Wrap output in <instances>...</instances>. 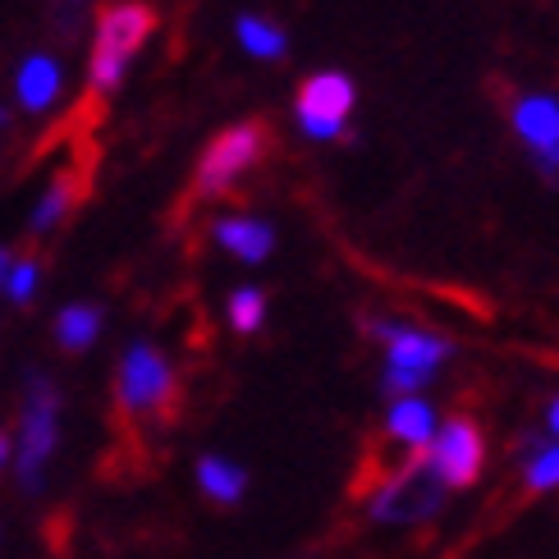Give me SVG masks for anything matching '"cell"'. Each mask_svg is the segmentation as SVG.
<instances>
[{"mask_svg":"<svg viewBox=\"0 0 559 559\" xmlns=\"http://www.w3.org/2000/svg\"><path fill=\"white\" fill-rule=\"evenodd\" d=\"M115 404L124 423H175L179 413V381L170 362L152 344H133L120 358V381H115Z\"/></svg>","mask_w":559,"mask_h":559,"instance_id":"2","label":"cell"},{"mask_svg":"<svg viewBox=\"0 0 559 559\" xmlns=\"http://www.w3.org/2000/svg\"><path fill=\"white\" fill-rule=\"evenodd\" d=\"M235 28H239L243 51L262 56V60H280V56H285V33H280L275 23H266V19H258V14H243Z\"/></svg>","mask_w":559,"mask_h":559,"instance_id":"16","label":"cell"},{"mask_svg":"<svg viewBox=\"0 0 559 559\" xmlns=\"http://www.w3.org/2000/svg\"><path fill=\"white\" fill-rule=\"evenodd\" d=\"M431 459H436L440 477H445L450 486H473L481 477V468H486V440H481L477 423H468V417H454V423L440 431Z\"/></svg>","mask_w":559,"mask_h":559,"instance_id":"9","label":"cell"},{"mask_svg":"<svg viewBox=\"0 0 559 559\" xmlns=\"http://www.w3.org/2000/svg\"><path fill=\"white\" fill-rule=\"evenodd\" d=\"M514 129L532 147V156H537V166L546 175H559V102L555 97H519Z\"/></svg>","mask_w":559,"mask_h":559,"instance_id":"10","label":"cell"},{"mask_svg":"<svg viewBox=\"0 0 559 559\" xmlns=\"http://www.w3.org/2000/svg\"><path fill=\"white\" fill-rule=\"evenodd\" d=\"M56 413H60V390L51 377H33L28 385V408H23V436H19V491H41V473L56 454Z\"/></svg>","mask_w":559,"mask_h":559,"instance_id":"5","label":"cell"},{"mask_svg":"<svg viewBox=\"0 0 559 559\" xmlns=\"http://www.w3.org/2000/svg\"><path fill=\"white\" fill-rule=\"evenodd\" d=\"M87 193H92V156L64 160V166L56 170V179L46 183V193H41V202H37L33 221H28V235L41 239V235H51V229H60V225L83 206Z\"/></svg>","mask_w":559,"mask_h":559,"instance_id":"8","label":"cell"},{"mask_svg":"<svg viewBox=\"0 0 559 559\" xmlns=\"http://www.w3.org/2000/svg\"><path fill=\"white\" fill-rule=\"evenodd\" d=\"M390 436L394 440H404V445H423V440L431 436V408L423 404V400H400V404H394L390 408Z\"/></svg>","mask_w":559,"mask_h":559,"instance_id":"15","label":"cell"},{"mask_svg":"<svg viewBox=\"0 0 559 559\" xmlns=\"http://www.w3.org/2000/svg\"><path fill=\"white\" fill-rule=\"evenodd\" d=\"M14 266V248H0V285H5V275Z\"/></svg>","mask_w":559,"mask_h":559,"instance_id":"20","label":"cell"},{"mask_svg":"<svg viewBox=\"0 0 559 559\" xmlns=\"http://www.w3.org/2000/svg\"><path fill=\"white\" fill-rule=\"evenodd\" d=\"M523 486H527V491H550V486H559V445L537 454V463L527 468Z\"/></svg>","mask_w":559,"mask_h":559,"instance_id":"19","label":"cell"},{"mask_svg":"<svg viewBox=\"0 0 559 559\" xmlns=\"http://www.w3.org/2000/svg\"><path fill=\"white\" fill-rule=\"evenodd\" d=\"M371 335L390 344V367H385V390L390 394H404L417 390L431 371L450 358V344L423 335V331H408V325H394V321H371Z\"/></svg>","mask_w":559,"mask_h":559,"instance_id":"6","label":"cell"},{"mask_svg":"<svg viewBox=\"0 0 559 559\" xmlns=\"http://www.w3.org/2000/svg\"><path fill=\"white\" fill-rule=\"evenodd\" d=\"M450 496V481L440 477L431 454H413L400 473L381 477L377 496H371V519L385 527H413L440 514V504Z\"/></svg>","mask_w":559,"mask_h":559,"instance_id":"3","label":"cell"},{"mask_svg":"<svg viewBox=\"0 0 559 559\" xmlns=\"http://www.w3.org/2000/svg\"><path fill=\"white\" fill-rule=\"evenodd\" d=\"M19 106L23 110H46L60 97V64L51 56H28L19 69Z\"/></svg>","mask_w":559,"mask_h":559,"instance_id":"12","label":"cell"},{"mask_svg":"<svg viewBox=\"0 0 559 559\" xmlns=\"http://www.w3.org/2000/svg\"><path fill=\"white\" fill-rule=\"evenodd\" d=\"M97 331H102L97 302H74V308H64L56 317V340H60V348H69V354H83V348L97 340Z\"/></svg>","mask_w":559,"mask_h":559,"instance_id":"13","label":"cell"},{"mask_svg":"<svg viewBox=\"0 0 559 559\" xmlns=\"http://www.w3.org/2000/svg\"><path fill=\"white\" fill-rule=\"evenodd\" d=\"M550 427L559 431V400H555V408H550Z\"/></svg>","mask_w":559,"mask_h":559,"instance_id":"22","label":"cell"},{"mask_svg":"<svg viewBox=\"0 0 559 559\" xmlns=\"http://www.w3.org/2000/svg\"><path fill=\"white\" fill-rule=\"evenodd\" d=\"M354 110V83L344 74H312L298 87V124L312 138H340Z\"/></svg>","mask_w":559,"mask_h":559,"instance_id":"7","label":"cell"},{"mask_svg":"<svg viewBox=\"0 0 559 559\" xmlns=\"http://www.w3.org/2000/svg\"><path fill=\"white\" fill-rule=\"evenodd\" d=\"M5 454H10V436L0 431V468H5Z\"/></svg>","mask_w":559,"mask_h":559,"instance_id":"21","label":"cell"},{"mask_svg":"<svg viewBox=\"0 0 559 559\" xmlns=\"http://www.w3.org/2000/svg\"><path fill=\"white\" fill-rule=\"evenodd\" d=\"M266 152H271V129H266L262 120L229 124L225 133H216L212 143H206V152H202V160H198L193 198H198V202L225 198L252 166H258Z\"/></svg>","mask_w":559,"mask_h":559,"instance_id":"4","label":"cell"},{"mask_svg":"<svg viewBox=\"0 0 559 559\" xmlns=\"http://www.w3.org/2000/svg\"><path fill=\"white\" fill-rule=\"evenodd\" d=\"M156 33V10L147 0H110L97 10V37H92V64H87V87L92 102L110 97L124 83L133 56L147 46Z\"/></svg>","mask_w":559,"mask_h":559,"instance_id":"1","label":"cell"},{"mask_svg":"<svg viewBox=\"0 0 559 559\" xmlns=\"http://www.w3.org/2000/svg\"><path fill=\"white\" fill-rule=\"evenodd\" d=\"M37 280H41V262H37V258H23V262L10 266V275H5V294H10L14 308H23V302L37 294Z\"/></svg>","mask_w":559,"mask_h":559,"instance_id":"18","label":"cell"},{"mask_svg":"<svg viewBox=\"0 0 559 559\" xmlns=\"http://www.w3.org/2000/svg\"><path fill=\"white\" fill-rule=\"evenodd\" d=\"M216 239L221 248H229L239 262H262L271 258V248H275V235H271V225L262 221H248V216H229L216 225Z\"/></svg>","mask_w":559,"mask_h":559,"instance_id":"11","label":"cell"},{"mask_svg":"<svg viewBox=\"0 0 559 559\" xmlns=\"http://www.w3.org/2000/svg\"><path fill=\"white\" fill-rule=\"evenodd\" d=\"M198 486H202V491L212 496L216 504H235V500L243 496L248 477L235 468V463H225V459H216V454H206V459L198 463Z\"/></svg>","mask_w":559,"mask_h":559,"instance_id":"14","label":"cell"},{"mask_svg":"<svg viewBox=\"0 0 559 559\" xmlns=\"http://www.w3.org/2000/svg\"><path fill=\"white\" fill-rule=\"evenodd\" d=\"M266 317V294L262 289H235L229 294V325L239 335H258Z\"/></svg>","mask_w":559,"mask_h":559,"instance_id":"17","label":"cell"}]
</instances>
